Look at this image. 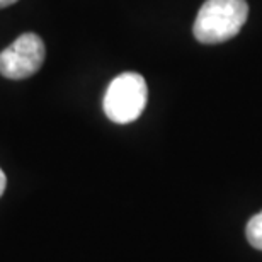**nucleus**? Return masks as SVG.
<instances>
[{"label":"nucleus","mask_w":262,"mask_h":262,"mask_svg":"<svg viewBox=\"0 0 262 262\" xmlns=\"http://www.w3.org/2000/svg\"><path fill=\"white\" fill-rule=\"evenodd\" d=\"M247 15L245 0H206L198 12L194 36L204 45L223 43L240 33Z\"/></svg>","instance_id":"f257e3e1"},{"label":"nucleus","mask_w":262,"mask_h":262,"mask_svg":"<svg viewBox=\"0 0 262 262\" xmlns=\"http://www.w3.org/2000/svg\"><path fill=\"white\" fill-rule=\"evenodd\" d=\"M148 89L140 73L126 72L109 83L104 96V113L113 123L128 124L138 119L146 106Z\"/></svg>","instance_id":"f03ea898"},{"label":"nucleus","mask_w":262,"mask_h":262,"mask_svg":"<svg viewBox=\"0 0 262 262\" xmlns=\"http://www.w3.org/2000/svg\"><path fill=\"white\" fill-rule=\"evenodd\" d=\"M45 55L43 39L34 33H24L0 51V73L10 80L28 78L41 68Z\"/></svg>","instance_id":"7ed1b4c3"},{"label":"nucleus","mask_w":262,"mask_h":262,"mask_svg":"<svg viewBox=\"0 0 262 262\" xmlns=\"http://www.w3.org/2000/svg\"><path fill=\"white\" fill-rule=\"evenodd\" d=\"M245 233H247V240L250 245L254 249L262 250V211L250 218L247 228H245Z\"/></svg>","instance_id":"20e7f679"},{"label":"nucleus","mask_w":262,"mask_h":262,"mask_svg":"<svg viewBox=\"0 0 262 262\" xmlns=\"http://www.w3.org/2000/svg\"><path fill=\"white\" fill-rule=\"evenodd\" d=\"M5 186H7V179H5V174H4V170L0 169V196L4 194V191H5Z\"/></svg>","instance_id":"39448f33"},{"label":"nucleus","mask_w":262,"mask_h":262,"mask_svg":"<svg viewBox=\"0 0 262 262\" xmlns=\"http://www.w3.org/2000/svg\"><path fill=\"white\" fill-rule=\"evenodd\" d=\"M17 0H0V9H4V7H9V5H12L15 4Z\"/></svg>","instance_id":"423d86ee"}]
</instances>
